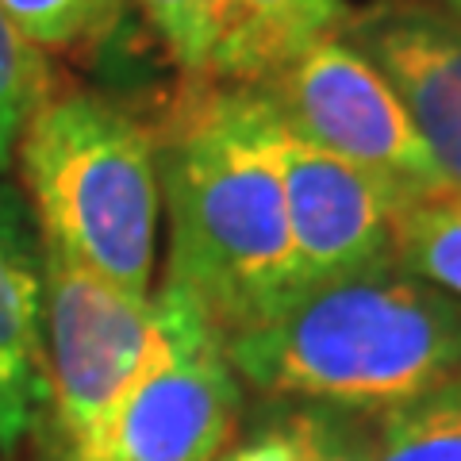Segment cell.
<instances>
[{
	"label": "cell",
	"mask_w": 461,
	"mask_h": 461,
	"mask_svg": "<svg viewBox=\"0 0 461 461\" xmlns=\"http://www.w3.org/2000/svg\"><path fill=\"white\" fill-rule=\"evenodd\" d=\"M154 139L169 223L166 281L230 339L304 288L285 208L281 123L254 85L193 81Z\"/></svg>",
	"instance_id": "6da1fadb"
},
{
	"label": "cell",
	"mask_w": 461,
	"mask_h": 461,
	"mask_svg": "<svg viewBox=\"0 0 461 461\" xmlns=\"http://www.w3.org/2000/svg\"><path fill=\"white\" fill-rule=\"evenodd\" d=\"M227 354L262 396L381 415L461 373V300L393 258L304 285Z\"/></svg>",
	"instance_id": "7a4b0ae2"
},
{
	"label": "cell",
	"mask_w": 461,
	"mask_h": 461,
	"mask_svg": "<svg viewBox=\"0 0 461 461\" xmlns=\"http://www.w3.org/2000/svg\"><path fill=\"white\" fill-rule=\"evenodd\" d=\"M39 235L127 293L150 296L162 235L158 139L115 100L50 89L16 147Z\"/></svg>",
	"instance_id": "3957f363"
},
{
	"label": "cell",
	"mask_w": 461,
	"mask_h": 461,
	"mask_svg": "<svg viewBox=\"0 0 461 461\" xmlns=\"http://www.w3.org/2000/svg\"><path fill=\"white\" fill-rule=\"evenodd\" d=\"M50 420L74 450L93 454L108 420L162 350V304L85 269L50 242L39 247Z\"/></svg>",
	"instance_id": "277c9868"
},
{
	"label": "cell",
	"mask_w": 461,
	"mask_h": 461,
	"mask_svg": "<svg viewBox=\"0 0 461 461\" xmlns=\"http://www.w3.org/2000/svg\"><path fill=\"white\" fill-rule=\"evenodd\" d=\"M162 350L100 435L96 461H220L242 423V388L215 320L162 277Z\"/></svg>",
	"instance_id": "5b68a950"
},
{
	"label": "cell",
	"mask_w": 461,
	"mask_h": 461,
	"mask_svg": "<svg viewBox=\"0 0 461 461\" xmlns=\"http://www.w3.org/2000/svg\"><path fill=\"white\" fill-rule=\"evenodd\" d=\"M254 89L293 135L377 177L403 208L450 189L393 85L346 35L315 42Z\"/></svg>",
	"instance_id": "8992f818"
},
{
	"label": "cell",
	"mask_w": 461,
	"mask_h": 461,
	"mask_svg": "<svg viewBox=\"0 0 461 461\" xmlns=\"http://www.w3.org/2000/svg\"><path fill=\"white\" fill-rule=\"evenodd\" d=\"M281 177L300 285L362 273L396 258V212L403 204L377 177L312 147L285 123Z\"/></svg>",
	"instance_id": "52a82bcc"
},
{
	"label": "cell",
	"mask_w": 461,
	"mask_h": 461,
	"mask_svg": "<svg viewBox=\"0 0 461 461\" xmlns=\"http://www.w3.org/2000/svg\"><path fill=\"white\" fill-rule=\"evenodd\" d=\"M342 35L393 85L450 189H461V20L430 0L354 8Z\"/></svg>",
	"instance_id": "ba28073f"
},
{
	"label": "cell",
	"mask_w": 461,
	"mask_h": 461,
	"mask_svg": "<svg viewBox=\"0 0 461 461\" xmlns=\"http://www.w3.org/2000/svg\"><path fill=\"white\" fill-rule=\"evenodd\" d=\"M50 420L42 269L16 212L0 196V454H12Z\"/></svg>",
	"instance_id": "9c48e42d"
},
{
	"label": "cell",
	"mask_w": 461,
	"mask_h": 461,
	"mask_svg": "<svg viewBox=\"0 0 461 461\" xmlns=\"http://www.w3.org/2000/svg\"><path fill=\"white\" fill-rule=\"evenodd\" d=\"M350 12L346 0H230V35L215 81H266L315 42L342 35Z\"/></svg>",
	"instance_id": "30bf717a"
},
{
	"label": "cell",
	"mask_w": 461,
	"mask_h": 461,
	"mask_svg": "<svg viewBox=\"0 0 461 461\" xmlns=\"http://www.w3.org/2000/svg\"><path fill=\"white\" fill-rule=\"evenodd\" d=\"M373 461H461V373L373 415Z\"/></svg>",
	"instance_id": "8fae6325"
},
{
	"label": "cell",
	"mask_w": 461,
	"mask_h": 461,
	"mask_svg": "<svg viewBox=\"0 0 461 461\" xmlns=\"http://www.w3.org/2000/svg\"><path fill=\"white\" fill-rule=\"evenodd\" d=\"M396 262L461 300V189L396 212Z\"/></svg>",
	"instance_id": "7c38bea8"
},
{
	"label": "cell",
	"mask_w": 461,
	"mask_h": 461,
	"mask_svg": "<svg viewBox=\"0 0 461 461\" xmlns=\"http://www.w3.org/2000/svg\"><path fill=\"white\" fill-rule=\"evenodd\" d=\"M166 54L193 81L220 77L230 35V0H135Z\"/></svg>",
	"instance_id": "4fadbf2b"
},
{
	"label": "cell",
	"mask_w": 461,
	"mask_h": 461,
	"mask_svg": "<svg viewBox=\"0 0 461 461\" xmlns=\"http://www.w3.org/2000/svg\"><path fill=\"white\" fill-rule=\"evenodd\" d=\"M54 74L50 62L12 16L0 8V177L16 166V147L27 120L50 96Z\"/></svg>",
	"instance_id": "5bb4252c"
},
{
	"label": "cell",
	"mask_w": 461,
	"mask_h": 461,
	"mask_svg": "<svg viewBox=\"0 0 461 461\" xmlns=\"http://www.w3.org/2000/svg\"><path fill=\"white\" fill-rule=\"evenodd\" d=\"M0 8L42 54H74L115 32L123 0H0Z\"/></svg>",
	"instance_id": "9a60e30c"
},
{
	"label": "cell",
	"mask_w": 461,
	"mask_h": 461,
	"mask_svg": "<svg viewBox=\"0 0 461 461\" xmlns=\"http://www.w3.org/2000/svg\"><path fill=\"white\" fill-rule=\"evenodd\" d=\"M277 427L288 438L293 461H373V415L327 403H296Z\"/></svg>",
	"instance_id": "2e32d148"
},
{
	"label": "cell",
	"mask_w": 461,
	"mask_h": 461,
	"mask_svg": "<svg viewBox=\"0 0 461 461\" xmlns=\"http://www.w3.org/2000/svg\"><path fill=\"white\" fill-rule=\"evenodd\" d=\"M220 461H293V450H288V438L281 435V427L269 423L247 442H235Z\"/></svg>",
	"instance_id": "e0dca14e"
},
{
	"label": "cell",
	"mask_w": 461,
	"mask_h": 461,
	"mask_svg": "<svg viewBox=\"0 0 461 461\" xmlns=\"http://www.w3.org/2000/svg\"><path fill=\"white\" fill-rule=\"evenodd\" d=\"M35 461H96V457H89V454H81V450H74L66 438H58L54 430L47 435V442L39 446V457Z\"/></svg>",
	"instance_id": "ac0fdd59"
},
{
	"label": "cell",
	"mask_w": 461,
	"mask_h": 461,
	"mask_svg": "<svg viewBox=\"0 0 461 461\" xmlns=\"http://www.w3.org/2000/svg\"><path fill=\"white\" fill-rule=\"evenodd\" d=\"M430 5L446 8V12H450V16H457V20H461V0H430Z\"/></svg>",
	"instance_id": "d6986e66"
}]
</instances>
